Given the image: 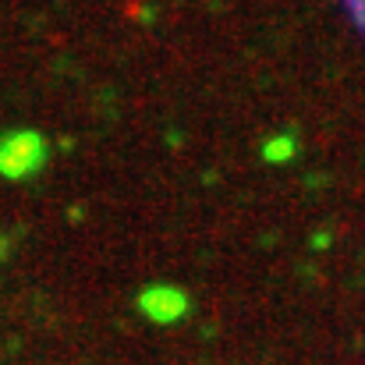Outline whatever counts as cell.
I'll return each mask as SVG.
<instances>
[{
  "label": "cell",
  "instance_id": "1",
  "mask_svg": "<svg viewBox=\"0 0 365 365\" xmlns=\"http://www.w3.org/2000/svg\"><path fill=\"white\" fill-rule=\"evenodd\" d=\"M46 160V138L39 131H11L0 138V174L18 181L43 167Z\"/></svg>",
  "mask_w": 365,
  "mask_h": 365
},
{
  "label": "cell",
  "instance_id": "2",
  "mask_svg": "<svg viewBox=\"0 0 365 365\" xmlns=\"http://www.w3.org/2000/svg\"><path fill=\"white\" fill-rule=\"evenodd\" d=\"M138 309L156 319V323H170V319H181L185 312V294L174 291V287H149L138 294Z\"/></svg>",
  "mask_w": 365,
  "mask_h": 365
}]
</instances>
